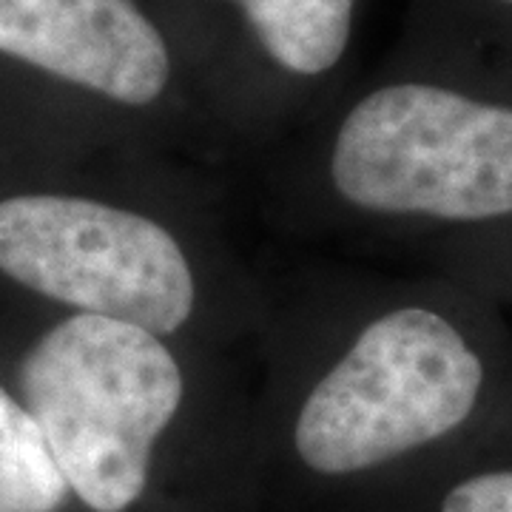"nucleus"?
Instances as JSON below:
<instances>
[{
  "instance_id": "1",
  "label": "nucleus",
  "mask_w": 512,
  "mask_h": 512,
  "mask_svg": "<svg viewBox=\"0 0 512 512\" xmlns=\"http://www.w3.org/2000/svg\"><path fill=\"white\" fill-rule=\"evenodd\" d=\"M447 46L367 89L336 128L330 183L367 217L512 222V18L456 0Z\"/></svg>"
},
{
  "instance_id": "2",
  "label": "nucleus",
  "mask_w": 512,
  "mask_h": 512,
  "mask_svg": "<svg viewBox=\"0 0 512 512\" xmlns=\"http://www.w3.org/2000/svg\"><path fill=\"white\" fill-rule=\"evenodd\" d=\"M512 399L510 342L484 313L433 293L370 313L316 382L293 427L299 458L353 476L467 433Z\"/></svg>"
},
{
  "instance_id": "3",
  "label": "nucleus",
  "mask_w": 512,
  "mask_h": 512,
  "mask_svg": "<svg viewBox=\"0 0 512 512\" xmlns=\"http://www.w3.org/2000/svg\"><path fill=\"white\" fill-rule=\"evenodd\" d=\"M18 384L69 493L94 512L134 507L185 396L183 367L163 336L74 313L29 348Z\"/></svg>"
},
{
  "instance_id": "4",
  "label": "nucleus",
  "mask_w": 512,
  "mask_h": 512,
  "mask_svg": "<svg viewBox=\"0 0 512 512\" xmlns=\"http://www.w3.org/2000/svg\"><path fill=\"white\" fill-rule=\"evenodd\" d=\"M0 274L74 313L171 336L197 305L177 237L131 208L74 194L0 200Z\"/></svg>"
},
{
  "instance_id": "5",
  "label": "nucleus",
  "mask_w": 512,
  "mask_h": 512,
  "mask_svg": "<svg viewBox=\"0 0 512 512\" xmlns=\"http://www.w3.org/2000/svg\"><path fill=\"white\" fill-rule=\"evenodd\" d=\"M0 55L143 109L171 83V52L137 0H0Z\"/></svg>"
},
{
  "instance_id": "6",
  "label": "nucleus",
  "mask_w": 512,
  "mask_h": 512,
  "mask_svg": "<svg viewBox=\"0 0 512 512\" xmlns=\"http://www.w3.org/2000/svg\"><path fill=\"white\" fill-rule=\"evenodd\" d=\"M262 52L296 77L333 72L348 52L359 0H231Z\"/></svg>"
},
{
  "instance_id": "7",
  "label": "nucleus",
  "mask_w": 512,
  "mask_h": 512,
  "mask_svg": "<svg viewBox=\"0 0 512 512\" xmlns=\"http://www.w3.org/2000/svg\"><path fill=\"white\" fill-rule=\"evenodd\" d=\"M69 484L32 413L0 384V512H57Z\"/></svg>"
},
{
  "instance_id": "8",
  "label": "nucleus",
  "mask_w": 512,
  "mask_h": 512,
  "mask_svg": "<svg viewBox=\"0 0 512 512\" xmlns=\"http://www.w3.org/2000/svg\"><path fill=\"white\" fill-rule=\"evenodd\" d=\"M439 512H512V464L458 478L441 495Z\"/></svg>"
},
{
  "instance_id": "9",
  "label": "nucleus",
  "mask_w": 512,
  "mask_h": 512,
  "mask_svg": "<svg viewBox=\"0 0 512 512\" xmlns=\"http://www.w3.org/2000/svg\"><path fill=\"white\" fill-rule=\"evenodd\" d=\"M476 237L473 259L478 274L487 276L493 288L512 299V222L498 228H481L470 231Z\"/></svg>"
},
{
  "instance_id": "10",
  "label": "nucleus",
  "mask_w": 512,
  "mask_h": 512,
  "mask_svg": "<svg viewBox=\"0 0 512 512\" xmlns=\"http://www.w3.org/2000/svg\"><path fill=\"white\" fill-rule=\"evenodd\" d=\"M470 3H478V6H484V9H493L498 15L512 18V0H470Z\"/></svg>"
}]
</instances>
